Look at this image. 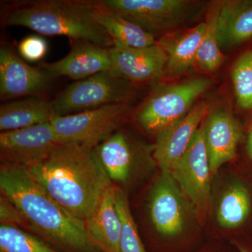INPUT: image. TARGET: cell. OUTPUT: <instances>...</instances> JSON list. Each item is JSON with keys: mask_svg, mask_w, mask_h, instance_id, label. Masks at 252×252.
Here are the masks:
<instances>
[{"mask_svg": "<svg viewBox=\"0 0 252 252\" xmlns=\"http://www.w3.org/2000/svg\"><path fill=\"white\" fill-rule=\"evenodd\" d=\"M28 169L56 201L84 223L113 185L94 149L77 144H59L45 160Z\"/></svg>", "mask_w": 252, "mask_h": 252, "instance_id": "1", "label": "cell"}, {"mask_svg": "<svg viewBox=\"0 0 252 252\" xmlns=\"http://www.w3.org/2000/svg\"><path fill=\"white\" fill-rule=\"evenodd\" d=\"M0 190L17 207L32 231L67 251L92 252L95 244L85 223L67 212L31 175L27 167L1 163Z\"/></svg>", "mask_w": 252, "mask_h": 252, "instance_id": "2", "label": "cell"}, {"mask_svg": "<svg viewBox=\"0 0 252 252\" xmlns=\"http://www.w3.org/2000/svg\"><path fill=\"white\" fill-rule=\"evenodd\" d=\"M1 20L4 26L29 28L41 35L67 36L70 41H91L107 49L114 44L96 21L92 1H15L5 9Z\"/></svg>", "mask_w": 252, "mask_h": 252, "instance_id": "3", "label": "cell"}, {"mask_svg": "<svg viewBox=\"0 0 252 252\" xmlns=\"http://www.w3.org/2000/svg\"><path fill=\"white\" fill-rule=\"evenodd\" d=\"M212 83L211 79L198 77L178 84L158 86L137 109L136 120L147 133L157 135L185 117Z\"/></svg>", "mask_w": 252, "mask_h": 252, "instance_id": "4", "label": "cell"}, {"mask_svg": "<svg viewBox=\"0 0 252 252\" xmlns=\"http://www.w3.org/2000/svg\"><path fill=\"white\" fill-rule=\"evenodd\" d=\"M132 84L106 71L75 81L52 102L56 116H67L113 104L127 103Z\"/></svg>", "mask_w": 252, "mask_h": 252, "instance_id": "5", "label": "cell"}, {"mask_svg": "<svg viewBox=\"0 0 252 252\" xmlns=\"http://www.w3.org/2000/svg\"><path fill=\"white\" fill-rule=\"evenodd\" d=\"M130 111L127 103L113 104L67 116L51 124L62 143L94 149L117 130Z\"/></svg>", "mask_w": 252, "mask_h": 252, "instance_id": "6", "label": "cell"}, {"mask_svg": "<svg viewBox=\"0 0 252 252\" xmlns=\"http://www.w3.org/2000/svg\"><path fill=\"white\" fill-rule=\"evenodd\" d=\"M94 2L155 36L170 32L185 22L195 7V1L188 0H97Z\"/></svg>", "mask_w": 252, "mask_h": 252, "instance_id": "7", "label": "cell"}, {"mask_svg": "<svg viewBox=\"0 0 252 252\" xmlns=\"http://www.w3.org/2000/svg\"><path fill=\"white\" fill-rule=\"evenodd\" d=\"M99 162L111 182L127 183L136 172L156 162L154 145L141 143L126 131L119 129L94 148Z\"/></svg>", "mask_w": 252, "mask_h": 252, "instance_id": "8", "label": "cell"}, {"mask_svg": "<svg viewBox=\"0 0 252 252\" xmlns=\"http://www.w3.org/2000/svg\"><path fill=\"white\" fill-rule=\"evenodd\" d=\"M149 215L158 233L177 236L187 227L190 210H194L171 172L161 171L149 197Z\"/></svg>", "mask_w": 252, "mask_h": 252, "instance_id": "9", "label": "cell"}, {"mask_svg": "<svg viewBox=\"0 0 252 252\" xmlns=\"http://www.w3.org/2000/svg\"><path fill=\"white\" fill-rule=\"evenodd\" d=\"M170 172L194 211L205 212L210 200L212 172L204 137V123Z\"/></svg>", "mask_w": 252, "mask_h": 252, "instance_id": "10", "label": "cell"}, {"mask_svg": "<svg viewBox=\"0 0 252 252\" xmlns=\"http://www.w3.org/2000/svg\"><path fill=\"white\" fill-rule=\"evenodd\" d=\"M61 143L51 123L1 132L0 159L28 168L45 160Z\"/></svg>", "mask_w": 252, "mask_h": 252, "instance_id": "11", "label": "cell"}, {"mask_svg": "<svg viewBox=\"0 0 252 252\" xmlns=\"http://www.w3.org/2000/svg\"><path fill=\"white\" fill-rule=\"evenodd\" d=\"M110 72L132 84H157L165 75L167 56L161 46L132 48L114 41Z\"/></svg>", "mask_w": 252, "mask_h": 252, "instance_id": "12", "label": "cell"}, {"mask_svg": "<svg viewBox=\"0 0 252 252\" xmlns=\"http://www.w3.org/2000/svg\"><path fill=\"white\" fill-rule=\"evenodd\" d=\"M54 77L40 67L28 64L7 45L0 48L1 99L34 95L46 91Z\"/></svg>", "mask_w": 252, "mask_h": 252, "instance_id": "13", "label": "cell"}, {"mask_svg": "<svg viewBox=\"0 0 252 252\" xmlns=\"http://www.w3.org/2000/svg\"><path fill=\"white\" fill-rule=\"evenodd\" d=\"M207 109V104L200 102L185 117L158 134L154 158L161 171H171L185 154L206 115Z\"/></svg>", "mask_w": 252, "mask_h": 252, "instance_id": "14", "label": "cell"}, {"mask_svg": "<svg viewBox=\"0 0 252 252\" xmlns=\"http://www.w3.org/2000/svg\"><path fill=\"white\" fill-rule=\"evenodd\" d=\"M69 54L56 62L42 63L39 67L53 77H66L74 81L82 80L97 73L110 71L109 49L91 41H71Z\"/></svg>", "mask_w": 252, "mask_h": 252, "instance_id": "15", "label": "cell"}, {"mask_svg": "<svg viewBox=\"0 0 252 252\" xmlns=\"http://www.w3.org/2000/svg\"><path fill=\"white\" fill-rule=\"evenodd\" d=\"M204 137L212 173L236 156L242 131L236 119L225 110L215 111L204 122Z\"/></svg>", "mask_w": 252, "mask_h": 252, "instance_id": "16", "label": "cell"}, {"mask_svg": "<svg viewBox=\"0 0 252 252\" xmlns=\"http://www.w3.org/2000/svg\"><path fill=\"white\" fill-rule=\"evenodd\" d=\"M205 29L206 23H200L185 31L170 32L161 36L158 44L167 56L164 77H180L192 67Z\"/></svg>", "mask_w": 252, "mask_h": 252, "instance_id": "17", "label": "cell"}, {"mask_svg": "<svg viewBox=\"0 0 252 252\" xmlns=\"http://www.w3.org/2000/svg\"><path fill=\"white\" fill-rule=\"evenodd\" d=\"M85 225L95 245L105 252H119L122 222L116 205L115 187L106 190Z\"/></svg>", "mask_w": 252, "mask_h": 252, "instance_id": "18", "label": "cell"}, {"mask_svg": "<svg viewBox=\"0 0 252 252\" xmlns=\"http://www.w3.org/2000/svg\"><path fill=\"white\" fill-rule=\"evenodd\" d=\"M220 48H233L252 37V0L221 1L217 20Z\"/></svg>", "mask_w": 252, "mask_h": 252, "instance_id": "19", "label": "cell"}, {"mask_svg": "<svg viewBox=\"0 0 252 252\" xmlns=\"http://www.w3.org/2000/svg\"><path fill=\"white\" fill-rule=\"evenodd\" d=\"M56 117L52 102L38 97L18 99L0 107L1 132L51 123Z\"/></svg>", "mask_w": 252, "mask_h": 252, "instance_id": "20", "label": "cell"}, {"mask_svg": "<svg viewBox=\"0 0 252 252\" xmlns=\"http://www.w3.org/2000/svg\"><path fill=\"white\" fill-rule=\"evenodd\" d=\"M92 1L96 21L105 30L113 41L138 49L157 45L158 43L155 36L135 23L102 9Z\"/></svg>", "mask_w": 252, "mask_h": 252, "instance_id": "21", "label": "cell"}, {"mask_svg": "<svg viewBox=\"0 0 252 252\" xmlns=\"http://www.w3.org/2000/svg\"><path fill=\"white\" fill-rule=\"evenodd\" d=\"M252 202L248 189L243 184L230 186L220 199L217 208L219 224L235 228L245 223L251 212Z\"/></svg>", "mask_w": 252, "mask_h": 252, "instance_id": "22", "label": "cell"}, {"mask_svg": "<svg viewBox=\"0 0 252 252\" xmlns=\"http://www.w3.org/2000/svg\"><path fill=\"white\" fill-rule=\"evenodd\" d=\"M221 1L212 3L207 14L206 29L199 46L195 64L205 72H215L221 65L224 56L219 42L217 20Z\"/></svg>", "mask_w": 252, "mask_h": 252, "instance_id": "23", "label": "cell"}, {"mask_svg": "<svg viewBox=\"0 0 252 252\" xmlns=\"http://www.w3.org/2000/svg\"><path fill=\"white\" fill-rule=\"evenodd\" d=\"M0 252H57L20 227L0 224Z\"/></svg>", "mask_w": 252, "mask_h": 252, "instance_id": "24", "label": "cell"}, {"mask_svg": "<svg viewBox=\"0 0 252 252\" xmlns=\"http://www.w3.org/2000/svg\"><path fill=\"white\" fill-rule=\"evenodd\" d=\"M115 198L122 222L119 252H147L131 214L127 195L122 189L115 187Z\"/></svg>", "mask_w": 252, "mask_h": 252, "instance_id": "25", "label": "cell"}, {"mask_svg": "<svg viewBox=\"0 0 252 252\" xmlns=\"http://www.w3.org/2000/svg\"><path fill=\"white\" fill-rule=\"evenodd\" d=\"M237 102L241 108L252 109V50L242 54L232 69Z\"/></svg>", "mask_w": 252, "mask_h": 252, "instance_id": "26", "label": "cell"}, {"mask_svg": "<svg viewBox=\"0 0 252 252\" xmlns=\"http://www.w3.org/2000/svg\"><path fill=\"white\" fill-rule=\"evenodd\" d=\"M19 56L28 62H37L46 56L48 44L39 35H30L20 41L18 46Z\"/></svg>", "mask_w": 252, "mask_h": 252, "instance_id": "27", "label": "cell"}, {"mask_svg": "<svg viewBox=\"0 0 252 252\" xmlns=\"http://www.w3.org/2000/svg\"><path fill=\"white\" fill-rule=\"evenodd\" d=\"M23 223L25 220L17 207L1 194L0 197V224L20 227Z\"/></svg>", "mask_w": 252, "mask_h": 252, "instance_id": "28", "label": "cell"}, {"mask_svg": "<svg viewBox=\"0 0 252 252\" xmlns=\"http://www.w3.org/2000/svg\"><path fill=\"white\" fill-rule=\"evenodd\" d=\"M248 152L249 156H250V157L252 159V126L248 136Z\"/></svg>", "mask_w": 252, "mask_h": 252, "instance_id": "29", "label": "cell"}, {"mask_svg": "<svg viewBox=\"0 0 252 252\" xmlns=\"http://www.w3.org/2000/svg\"><path fill=\"white\" fill-rule=\"evenodd\" d=\"M238 248L240 252H252V248L245 246V245H238Z\"/></svg>", "mask_w": 252, "mask_h": 252, "instance_id": "30", "label": "cell"}]
</instances>
